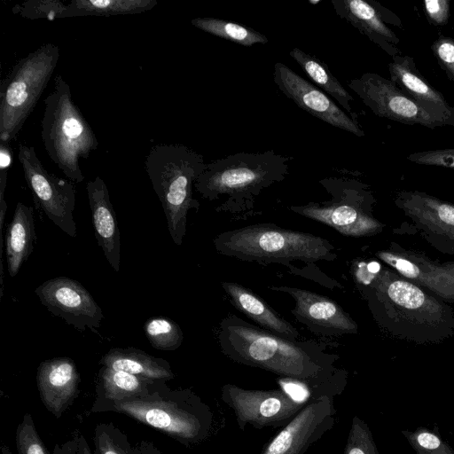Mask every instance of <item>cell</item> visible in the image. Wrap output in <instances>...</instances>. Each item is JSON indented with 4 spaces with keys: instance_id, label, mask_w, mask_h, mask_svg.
I'll return each instance as SVG.
<instances>
[{
    "instance_id": "12",
    "label": "cell",
    "mask_w": 454,
    "mask_h": 454,
    "mask_svg": "<svg viewBox=\"0 0 454 454\" xmlns=\"http://www.w3.org/2000/svg\"><path fill=\"white\" fill-rule=\"evenodd\" d=\"M348 86L379 117L428 129L447 126L443 121L425 111L394 82L378 74L364 73L349 81Z\"/></svg>"
},
{
    "instance_id": "3",
    "label": "cell",
    "mask_w": 454,
    "mask_h": 454,
    "mask_svg": "<svg viewBox=\"0 0 454 454\" xmlns=\"http://www.w3.org/2000/svg\"><path fill=\"white\" fill-rule=\"evenodd\" d=\"M290 160L291 157L273 150L228 155L207 163L194 187L209 201L222 200L217 212L247 214L263 190L286 177Z\"/></svg>"
},
{
    "instance_id": "9",
    "label": "cell",
    "mask_w": 454,
    "mask_h": 454,
    "mask_svg": "<svg viewBox=\"0 0 454 454\" xmlns=\"http://www.w3.org/2000/svg\"><path fill=\"white\" fill-rule=\"evenodd\" d=\"M319 184L330 200L290 206L289 209L348 237H370L382 231L385 225L372 215L375 200L367 184L335 176L321 179Z\"/></svg>"
},
{
    "instance_id": "5",
    "label": "cell",
    "mask_w": 454,
    "mask_h": 454,
    "mask_svg": "<svg viewBox=\"0 0 454 454\" xmlns=\"http://www.w3.org/2000/svg\"><path fill=\"white\" fill-rule=\"evenodd\" d=\"M105 411L129 416L186 446L204 442L214 422L210 407L199 395L190 389H171L166 383L148 395L114 401Z\"/></svg>"
},
{
    "instance_id": "42",
    "label": "cell",
    "mask_w": 454,
    "mask_h": 454,
    "mask_svg": "<svg viewBox=\"0 0 454 454\" xmlns=\"http://www.w3.org/2000/svg\"><path fill=\"white\" fill-rule=\"evenodd\" d=\"M77 435L71 441L63 444L65 454H77Z\"/></svg>"
},
{
    "instance_id": "19",
    "label": "cell",
    "mask_w": 454,
    "mask_h": 454,
    "mask_svg": "<svg viewBox=\"0 0 454 454\" xmlns=\"http://www.w3.org/2000/svg\"><path fill=\"white\" fill-rule=\"evenodd\" d=\"M382 261L403 278L427 288L434 294L454 302V262L436 264L410 252L386 251Z\"/></svg>"
},
{
    "instance_id": "8",
    "label": "cell",
    "mask_w": 454,
    "mask_h": 454,
    "mask_svg": "<svg viewBox=\"0 0 454 454\" xmlns=\"http://www.w3.org/2000/svg\"><path fill=\"white\" fill-rule=\"evenodd\" d=\"M59 48L47 43L20 59L0 84V141L10 142L22 129L48 85Z\"/></svg>"
},
{
    "instance_id": "24",
    "label": "cell",
    "mask_w": 454,
    "mask_h": 454,
    "mask_svg": "<svg viewBox=\"0 0 454 454\" xmlns=\"http://www.w3.org/2000/svg\"><path fill=\"white\" fill-rule=\"evenodd\" d=\"M222 287L231 303L261 328L291 340H299L297 329L250 289L235 282H222Z\"/></svg>"
},
{
    "instance_id": "6",
    "label": "cell",
    "mask_w": 454,
    "mask_h": 454,
    "mask_svg": "<svg viewBox=\"0 0 454 454\" xmlns=\"http://www.w3.org/2000/svg\"><path fill=\"white\" fill-rule=\"evenodd\" d=\"M145 165L170 237L180 246L186 233L188 211L200 207L192 197V186L206 168L204 157L184 145L160 144L150 150Z\"/></svg>"
},
{
    "instance_id": "10",
    "label": "cell",
    "mask_w": 454,
    "mask_h": 454,
    "mask_svg": "<svg viewBox=\"0 0 454 454\" xmlns=\"http://www.w3.org/2000/svg\"><path fill=\"white\" fill-rule=\"evenodd\" d=\"M18 158L35 203L67 235L76 237L74 220L75 190L70 182L49 173L34 147L20 145Z\"/></svg>"
},
{
    "instance_id": "1",
    "label": "cell",
    "mask_w": 454,
    "mask_h": 454,
    "mask_svg": "<svg viewBox=\"0 0 454 454\" xmlns=\"http://www.w3.org/2000/svg\"><path fill=\"white\" fill-rule=\"evenodd\" d=\"M368 298L377 321L393 336L439 343L454 333V311L424 288L386 268L367 270Z\"/></svg>"
},
{
    "instance_id": "2",
    "label": "cell",
    "mask_w": 454,
    "mask_h": 454,
    "mask_svg": "<svg viewBox=\"0 0 454 454\" xmlns=\"http://www.w3.org/2000/svg\"><path fill=\"white\" fill-rule=\"evenodd\" d=\"M222 353L235 363L260 368L278 376L303 380L333 367L339 359L314 340H291L228 315L218 327Z\"/></svg>"
},
{
    "instance_id": "29",
    "label": "cell",
    "mask_w": 454,
    "mask_h": 454,
    "mask_svg": "<svg viewBox=\"0 0 454 454\" xmlns=\"http://www.w3.org/2000/svg\"><path fill=\"white\" fill-rule=\"evenodd\" d=\"M157 4L156 0H73L67 4L66 18L137 14Z\"/></svg>"
},
{
    "instance_id": "34",
    "label": "cell",
    "mask_w": 454,
    "mask_h": 454,
    "mask_svg": "<svg viewBox=\"0 0 454 454\" xmlns=\"http://www.w3.org/2000/svg\"><path fill=\"white\" fill-rule=\"evenodd\" d=\"M67 4L59 0H27L12 8L15 14L29 20H55L66 18Z\"/></svg>"
},
{
    "instance_id": "32",
    "label": "cell",
    "mask_w": 454,
    "mask_h": 454,
    "mask_svg": "<svg viewBox=\"0 0 454 454\" xmlns=\"http://www.w3.org/2000/svg\"><path fill=\"white\" fill-rule=\"evenodd\" d=\"M94 454H141L129 441L128 435L114 423H99L95 427Z\"/></svg>"
},
{
    "instance_id": "23",
    "label": "cell",
    "mask_w": 454,
    "mask_h": 454,
    "mask_svg": "<svg viewBox=\"0 0 454 454\" xmlns=\"http://www.w3.org/2000/svg\"><path fill=\"white\" fill-rule=\"evenodd\" d=\"M166 383L102 366L98 373L96 399L91 411L101 412L107 404L120 400L148 395Z\"/></svg>"
},
{
    "instance_id": "18",
    "label": "cell",
    "mask_w": 454,
    "mask_h": 454,
    "mask_svg": "<svg viewBox=\"0 0 454 454\" xmlns=\"http://www.w3.org/2000/svg\"><path fill=\"white\" fill-rule=\"evenodd\" d=\"M81 376L70 357H54L40 363L36 384L40 399L54 417L59 419L79 394Z\"/></svg>"
},
{
    "instance_id": "28",
    "label": "cell",
    "mask_w": 454,
    "mask_h": 454,
    "mask_svg": "<svg viewBox=\"0 0 454 454\" xmlns=\"http://www.w3.org/2000/svg\"><path fill=\"white\" fill-rule=\"evenodd\" d=\"M290 57L294 59L303 69L304 73L310 78L324 92L332 96L344 110L356 119L352 112L350 102L353 97L345 90L338 79L326 67L325 64L316 56L294 47L290 52Z\"/></svg>"
},
{
    "instance_id": "11",
    "label": "cell",
    "mask_w": 454,
    "mask_h": 454,
    "mask_svg": "<svg viewBox=\"0 0 454 454\" xmlns=\"http://www.w3.org/2000/svg\"><path fill=\"white\" fill-rule=\"evenodd\" d=\"M222 400L232 410L238 427H284L306 404L294 401L281 388L247 389L234 384L221 388Z\"/></svg>"
},
{
    "instance_id": "35",
    "label": "cell",
    "mask_w": 454,
    "mask_h": 454,
    "mask_svg": "<svg viewBox=\"0 0 454 454\" xmlns=\"http://www.w3.org/2000/svg\"><path fill=\"white\" fill-rule=\"evenodd\" d=\"M343 454H379L369 426L354 416Z\"/></svg>"
},
{
    "instance_id": "26",
    "label": "cell",
    "mask_w": 454,
    "mask_h": 454,
    "mask_svg": "<svg viewBox=\"0 0 454 454\" xmlns=\"http://www.w3.org/2000/svg\"><path fill=\"white\" fill-rule=\"evenodd\" d=\"M348 372L336 366L311 378L297 380L278 378L280 388L294 401L307 404L324 397L334 398L347 385Z\"/></svg>"
},
{
    "instance_id": "30",
    "label": "cell",
    "mask_w": 454,
    "mask_h": 454,
    "mask_svg": "<svg viewBox=\"0 0 454 454\" xmlns=\"http://www.w3.org/2000/svg\"><path fill=\"white\" fill-rule=\"evenodd\" d=\"M191 23L204 32L243 46H251L255 43L265 44L269 42L264 35L230 20L216 18H195L191 20Z\"/></svg>"
},
{
    "instance_id": "38",
    "label": "cell",
    "mask_w": 454,
    "mask_h": 454,
    "mask_svg": "<svg viewBox=\"0 0 454 454\" xmlns=\"http://www.w3.org/2000/svg\"><path fill=\"white\" fill-rule=\"evenodd\" d=\"M432 51L447 77L454 82V40L439 36L431 46Z\"/></svg>"
},
{
    "instance_id": "37",
    "label": "cell",
    "mask_w": 454,
    "mask_h": 454,
    "mask_svg": "<svg viewBox=\"0 0 454 454\" xmlns=\"http://www.w3.org/2000/svg\"><path fill=\"white\" fill-rule=\"evenodd\" d=\"M413 163L454 169V148L417 152L406 156Z\"/></svg>"
},
{
    "instance_id": "16",
    "label": "cell",
    "mask_w": 454,
    "mask_h": 454,
    "mask_svg": "<svg viewBox=\"0 0 454 454\" xmlns=\"http://www.w3.org/2000/svg\"><path fill=\"white\" fill-rule=\"evenodd\" d=\"M270 290L289 294L294 301L291 313L312 333L325 337L357 333L358 325L335 301L317 293L286 286Z\"/></svg>"
},
{
    "instance_id": "27",
    "label": "cell",
    "mask_w": 454,
    "mask_h": 454,
    "mask_svg": "<svg viewBox=\"0 0 454 454\" xmlns=\"http://www.w3.org/2000/svg\"><path fill=\"white\" fill-rule=\"evenodd\" d=\"M33 207L18 202L5 234L7 268L15 277L33 252L35 239Z\"/></svg>"
},
{
    "instance_id": "14",
    "label": "cell",
    "mask_w": 454,
    "mask_h": 454,
    "mask_svg": "<svg viewBox=\"0 0 454 454\" xmlns=\"http://www.w3.org/2000/svg\"><path fill=\"white\" fill-rule=\"evenodd\" d=\"M336 412L330 397L307 403L263 446L260 454H306L333 427Z\"/></svg>"
},
{
    "instance_id": "40",
    "label": "cell",
    "mask_w": 454,
    "mask_h": 454,
    "mask_svg": "<svg viewBox=\"0 0 454 454\" xmlns=\"http://www.w3.org/2000/svg\"><path fill=\"white\" fill-rule=\"evenodd\" d=\"M12 162V151L9 142L0 141V200H4L8 169Z\"/></svg>"
},
{
    "instance_id": "7",
    "label": "cell",
    "mask_w": 454,
    "mask_h": 454,
    "mask_svg": "<svg viewBox=\"0 0 454 454\" xmlns=\"http://www.w3.org/2000/svg\"><path fill=\"white\" fill-rule=\"evenodd\" d=\"M44 106L41 135L45 150L67 178L81 183L84 176L80 159L88 158L98 141L60 74L54 78L53 90L44 99Z\"/></svg>"
},
{
    "instance_id": "43",
    "label": "cell",
    "mask_w": 454,
    "mask_h": 454,
    "mask_svg": "<svg viewBox=\"0 0 454 454\" xmlns=\"http://www.w3.org/2000/svg\"><path fill=\"white\" fill-rule=\"evenodd\" d=\"M53 454H65L63 445L56 444L53 450Z\"/></svg>"
},
{
    "instance_id": "17",
    "label": "cell",
    "mask_w": 454,
    "mask_h": 454,
    "mask_svg": "<svg viewBox=\"0 0 454 454\" xmlns=\"http://www.w3.org/2000/svg\"><path fill=\"white\" fill-rule=\"evenodd\" d=\"M336 14L392 58L401 55L399 38L386 23L402 26L401 20L390 11L374 1L333 0Z\"/></svg>"
},
{
    "instance_id": "41",
    "label": "cell",
    "mask_w": 454,
    "mask_h": 454,
    "mask_svg": "<svg viewBox=\"0 0 454 454\" xmlns=\"http://www.w3.org/2000/svg\"><path fill=\"white\" fill-rule=\"evenodd\" d=\"M77 438V454H92L86 438L81 434Z\"/></svg>"
},
{
    "instance_id": "20",
    "label": "cell",
    "mask_w": 454,
    "mask_h": 454,
    "mask_svg": "<svg viewBox=\"0 0 454 454\" xmlns=\"http://www.w3.org/2000/svg\"><path fill=\"white\" fill-rule=\"evenodd\" d=\"M390 80L431 115L454 127V106L435 90L416 67L411 56L398 55L388 64Z\"/></svg>"
},
{
    "instance_id": "39",
    "label": "cell",
    "mask_w": 454,
    "mask_h": 454,
    "mask_svg": "<svg viewBox=\"0 0 454 454\" xmlns=\"http://www.w3.org/2000/svg\"><path fill=\"white\" fill-rule=\"evenodd\" d=\"M450 0H425L423 2L426 16L435 26L447 24L450 17Z\"/></svg>"
},
{
    "instance_id": "21",
    "label": "cell",
    "mask_w": 454,
    "mask_h": 454,
    "mask_svg": "<svg viewBox=\"0 0 454 454\" xmlns=\"http://www.w3.org/2000/svg\"><path fill=\"white\" fill-rule=\"evenodd\" d=\"M395 203L429 235L454 241V205L418 191H401Z\"/></svg>"
},
{
    "instance_id": "36",
    "label": "cell",
    "mask_w": 454,
    "mask_h": 454,
    "mask_svg": "<svg viewBox=\"0 0 454 454\" xmlns=\"http://www.w3.org/2000/svg\"><path fill=\"white\" fill-rule=\"evenodd\" d=\"M15 441L18 454H50L28 412L23 416L16 429Z\"/></svg>"
},
{
    "instance_id": "13",
    "label": "cell",
    "mask_w": 454,
    "mask_h": 454,
    "mask_svg": "<svg viewBox=\"0 0 454 454\" xmlns=\"http://www.w3.org/2000/svg\"><path fill=\"white\" fill-rule=\"evenodd\" d=\"M41 303L54 316L79 331L88 328L99 333L104 317L101 308L79 282L58 277L40 285L35 291Z\"/></svg>"
},
{
    "instance_id": "25",
    "label": "cell",
    "mask_w": 454,
    "mask_h": 454,
    "mask_svg": "<svg viewBox=\"0 0 454 454\" xmlns=\"http://www.w3.org/2000/svg\"><path fill=\"white\" fill-rule=\"evenodd\" d=\"M99 364L116 371L151 380L167 381L175 378L170 364L167 360L135 348H111L102 356Z\"/></svg>"
},
{
    "instance_id": "4",
    "label": "cell",
    "mask_w": 454,
    "mask_h": 454,
    "mask_svg": "<svg viewBox=\"0 0 454 454\" xmlns=\"http://www.w3.org/2000/svg\"><path fill=\"white\" fill-rule=\"evenodd\" d=\"M213 243L220 254L262 265L280 263L289 270L294 267L293 261L309 264L337 258L335 247L328 239L270 223L223 231Z\"/></svg>"
},
{
    "instance_id": "31",
    "label": "cell",
    "mask_w": 454,
    "mask_h": 454,
    "mask_svg": "<svg viewBox=\"0 0 454 454\" xmlns=\"http://www.w3.org/2000/svg\"><path fill=\"white\" fill-rule=\"evenodd\" d=\"M144 331L153 348L162 351L177 349L184 340V333L178 324L164 317L148 319Z\"/></svg>"
},
{
    "instance_id": "33",
    "label": "cell",
    "mask_w": 454,
    "mask_h": 454,
    "mask_svg": "<svg viewBox=\"0 0 454 454\" xmlns=\"http://www.w3.org/2000/svg\"><path fill=\"white\" fill-rule=\"evenodd\" d=\"M416 454H454V449L442 439L439 427H418L414 431L402 430Z\"/></svg>"
},
{
    "instance_id": "15",
    "label": "cell",
    "mask_w": 454,
    "mask_h": 454,
    "mask_svg": "<svg viewBox=\"0 0 454 454\" xmlns=\"http://www.w3.org/2000/svg\"><path fill=\"white\" fill-rule=\"evenodd\" d=\"M273 81L284 95L312 116L356 137L364 136L357 120L348 115L323 90L285 64H275Z\"/></svg>"
},
{
    "instance_id": "22",
    "label": "cell",
    "mask_w": 454,
    "mask_h": 454,
    "mask_svg": "<svg viewBox=\"0 0 454 454\" xmlns=\"http://www.w3.org/2000/svg\"><path fill=\"white\" fill-rule=\"evenodd\" d=\"M95 236L106 259L115 272L121 267V234L109 192L103 179L97 176L86 184Z\"/></svg>"
}]
</instances>
